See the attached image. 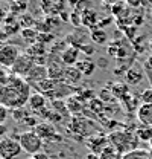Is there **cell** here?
Returning a JSON list of instances; mask_svg holds the SVG:
<instances>
[{
  "label": "cell",
  "instance_id": "1",
  "mask_svg": "<svg viewBox=\"0 0 152 159\" xmlns=\"http://www.w3.org/2000/svg\"><path fill=\"white\" fill-rule=\"evenodd\" d=\"M29 83L21 77L11 74L5 84H0V106L6 109H20L29 102L31 89Z\"/></svg>",
  "mask_w": 152,
  "mask_h": 159
},
{
  "label": "cell",
  "instance_id": "2",
  "mask_svg": "<svg viewBox=\"0 0 152 159\" xmlns=\"http://www.w3.org/2000/svg\"><path fill=\"white\" fill-rule=\"evenodd\" d=\"M108 139H110V144L113 147H116L123 155H126V153H129L133 150H137L138 148V141H140L137 138L135 132H131V130L111 132L108 135Z\"/></svg>",
  "mask_w": 152,
  "mask_h": 159
},
{
  "label": "cell",
  "instance_id": "3",
  "mask_svg": "<svg viewBox=\"0 0 152 159\" xmlns=\"http://www.w3.org/2000/svg\"><path fill=\"white\" fill-rule=\"evenodd\" d=\"M19 141L21 144V148L23 152H26L29 156H35L37 153L41 152V147H43V139L38 136L34 130H29V132H23L19 136Z\"/></svg>",
  "mask_w": 152,
  "mask_h": 159
},
{
  "label": "cell",
  "instance_id": "4",
  "mask_svg": "<svg viewBox=\"0 0 152 159\" xmlns=\"http://www.w3.org/2000/svg\"><path fill=\"white\" fill-rule=\"evenodd\" d=\"M23 152L19 138L5 136L0 139V158L2 159H15Z\"/></svg>",
  "mask_w": 152,
  "mask_h": 159
},
{
  "label": "cell",
  "instance_id": "5",
  "mask_svg": "<svg viewBox=\"0 0 152 159\" xmlns=\"http://www.w3.org/2000/svg\"><path fill=\"white\" fill-rule=\"evenodd\" d=\"M21 54L23 52L15 44H9V43L2 44L0 46V66H3L5 69H11Z\"/></svg>",
  "mask_w": 152,
  "mask_h": 159
},
{
  "label": "cell",
  "instance_id": "6",
  "mask_svg": "<svg viewBox=\"0 0 152 159\" xmlns=\"http://www.w3.org/2000/svg\"><path fill=\"white\" fill-rule=\"evenodd\" d=\"M34 66H35L34 58H32V57H29L26 52H23V54L19 57V60L15 61V64L11 67V74H14V75H17V77H21V78H24Z\"/></svg>",
  "mask_w": 152,
  "mask_h": 159
},
{
  "label": "cell",
  "instance_id": "7",
  "mask_svg": "<svg viewBox=\"0 0 152 159\" xmlns=\"http://www.w3.org/2000/svg\"><path fill=\"white\" fill-rule=\"evenodd\" d=\"M67 0H41L40 8L46 16H55L58 17L61 12L65 11Z\"/></svg>",
  "mask_w": 152,
  "mask_h": 159
},
{
  "label": "cell",
  "instance_id": "8",
  "mask_svg": "<svg viewBox=\"0 0 152 159\" xmlns=\"http://www.w3.org/2000/svg\"><path fill=\"white\" fill-rule=\"evenodd\" d=\"M107 145H110V139L105 135H93L87 139V148L90 150V153H95L97 156L102 153V150Z\"/></svg>",
  "mask_w": 152,
  "mask_h": 159
},
{
  "label": "cell",
  "instance_id": "9",
  "mask_svg": "<svg viewBox=\"0 0 152 159\" xmlns=\"http://www.w3.org/2000/svg\"><path fill=\"white\" fill-rule=\"evenodd\" d=\"M49 78V70H47V66H41V64H35L29 74L24 77V80L31 84V86H37L40 81Z\"/></svg>",
  "mask_w": 152,
  "mask_h": 159
},
{
  "label": "cell",
  "instance_id": "10",
  "mask_svg": "<svg viewBox=\"0 0 152 159\" xmlns=\"http://www.w3.org/2000/svg\"><path fill=\"white\" fill-rule=\"evenodd\" d=\"M79 54H81V49L76 48V46H67L62 54H61V63L65 66V67H72L76 66V63L79 61Z\"/></svg>",
  "mask_w": 152,
  "mask_h": 159
},
{
  "label": "cell",
  "instance_id": "11",
  "mask_svg": "<svg viewBox=\"0 0 152 159\" xmlns=\"http://www.w3.org/2000/svg\"><path fill=\"white\" fill-rule=\"evenodd\" d=\"M59 83H61V81H57V80H52V78H46V80H43V81H40L37 86H35V89H37L40 93H43L44 97L52 98L53 93H55V90H57L58 86H59Z\"/></svg>",
  "mask_w": 152,
  "mask_h": 159
},
{
  "label": "cell",
  "instance_id": "12",
  "mask_svg": "<svg viewBox=\"0 0 152 159\" xmlns=\"http://www.w3.org/2000/svg\"><path fill=\"white\" fill-rule=\"evenodd\" d=\"M85 98L82 95H72L65 99V106H67V110L72 113V115H76V113H82V110L85 109Z\"/></svg>",
  "mask_w": 152,
  "mask_h": 159
},
{
  "label": "cell",
  "instance_id": "13",
  "mask_svg": "<svg viewBox=\"0 0 152 159\" xmlns=\"http://www.w3.org/2000/svg\"><path fill=\"white\" fill-rule=\"evenodd\" d=\"M135 116L141 125L152 127V104H140L135 112Z\"/></svg>",
  "mask_w": 152,
  "mask_h": 159
},
{
  "label": "cell",
  "instance_id": "14",
  "mask_svg": "<svg viewBox=\"0 0 152 159\" xmlns=\"http://www.w3.org/2000/svg\"><path fill=\"white\" fill-rule=\"evenodd\" d=\"M47 70H49V78L64 83L65 66H64L61 61H49V63H47Z\"/></svg>",
  "mask_w": 152,
  "mask_h": 159
},
{
  "label": "cell",
  "instance_id": "15",
  "mask_svg": "<svg viewBox=\"0 0 152 159\" xmlns=\"http://www.w3.org/2000/svg\"><path fill=\"white\" fill-rule=\"evenodd\" d=\"M34 132H35L43 141H44V139H46V141H50V139H53L57 136L55 127H53L52 124H49V122H40L37 127L34 129Z\"/></svg>",
  "mask_w": 152,
  "mask_h": 159
},
{
  "label": "cell",
  "instance_id": "16",
  "mask_svg": "<svg viewBox=\"0 0 152 159\" xmlns=\"http://www.w3.org/2000/svg\"><path fill=\"white\" fill-rule=\"evenodd\" d=\"M97 25H99V16H97V12H96L93 8L85 9L82 12V26L90 28L93 31V29L97 28Z\"/></svg>",
  "mask_w": 152,
  "mask_h": 159
},
{
  "label": "cell",
  "instance_id": "17",
  "mask_svg": "<svg viewBox=\"0 0 152 159\" xmlns=\"http://www.w3.org/2000/svg\"><path fill=\"white\" fill-rule=\"evenodd\" d=\"M76 69L84 75V77H90V75H93L96 70V63L93 61L91 58H82L79 60L78 63H76Z\"/></svg>",
  "mask_w": 152,
  "mask_h": 159
},
{
  "label": "cell",
  "instance_id": "18",
  "mask_svg": "<svg viewBox=\"0 0 152 159\" xmlns=\"http://www.w3.org/2000/svg\"><path fill=\"white\" fill-rule=\"evenodd\" d=\"M141 80H143V72H141L140 67L133 66V67H129V69L125 72V81H126L128 86H135V84H138Z\"/></svg>",
  "mask_w": 152,
  "mask_h": 159
},
{
  "label": "cell",
  "instance_id": "19",
  "mask_svg": "<svg viewBox=\"0 0 152 159\" xmlns=\"http://www.w3.org/2000/svg\"><path fill=\"white\" fill-rule=\"evenodd\" d=\"M26 54L32 58H40V57H46L47 55V51H46V44L43 43H34V44H29L27 49H26Z\"/></svg>",
  "mask_w": 152,
  "mask_h": 159
},
{
  "label": "cell",
  "instance_id": "20",
  "mask_svg": "<svg viewBox=\"0 0 152 159\" xmlns=\"http://www.w3.org/2000/svg\"><path fill=\"white\" fill-rule=\"evenodd\" d=\"M29 107L34 110V112H40L41 109H44V106H46V97L43 95V93H32L31 95V98H29Z\"/></svg>",
  "mask_w": 152,
  "mask_h": 159
},
{
  "label": "cell",
  "instance_id": "21",
  "mask_svg": "<svg viewBox=\"0 0 152 159\" xmlns=\"http://www.w3.org/2000/svg\"><path fill=\"white\" fill-rule=\"evenodd\" d=\"M81 77H84L78 69H76V66H72V67H65V74H64V83H67V84H75L78 83Z\"/></svg>",
  "mask_w": 152,
  "mask_h": 159
},
{
  "label": "cell",
  "instance_id": "22",
  "mask_svg": "<svg viewBox=\"0 0 152 159\" xmlns=\"http://www.w3.org/2000/svg\"><path fill=\"white\" fill-rule=\"evenodd\" d=\"M99 159H123V153H120L116 147L110 144L102 150V153L99 155Z\"/></svg>",
  "mask_w": 152,
  "mask_h": 159
},
{
  "label": "cell",
  "instance_id": "23",
  "mask_svg": "<svg viewBox=\"0 0 152 159\" xmlns=\"http://www.w3.org/2000/svg\"><path fill=\"white\" fill-rule=\"evenodd\" d=\"M111 92H113L114 98L120 101L123 97H126L129 93V86L126 83H116L113 87H111Z\"/></svg>",
  "mask_w": 152,
  "mask_h": 159
},
{
  "label": "cell",
  "instance_id": "24",
  "mask_svg": "<svg viewBox=\"0 0 152 159\" xmlns=\"http://www.w3.org/2000/svg\"><path fill=\"white\" fill-rule=\"evenodd\" d=\"M135 135L137 138L140 139L141 142H151L152 139V127H148V125H138L135 129Z\"/></svg>",
  "mask_w": 152,
  "mask_h": 159
},
{
  "label": "cell",
  "instance_id": "25",
  "mask_svg": "<svg viewBox=\"0 0 152 159\" xmlns=\"http://www.w3.org/2000/svg\"><path fill=\"white\" fill-rule=\"evenodd\" d=\"M138 99L140 98H135V97H133L131 93H128L126 97H123L120 101H122V104L126 107V110H129V112H137V109L140 107V106H138Z\"/></svg>",
  "mask_w": 152,
  "mask_h": 159
},
{
  "label": "cell",
  "instance_id": "26",
  "mask_svg": "<svg viewBox=\"0 0 152 159\" xmlns=\"http://www.w3.org/2000/svg\"><path fill=\"white\" fill-rule=\"evenodd\" d=\"M123 159H152L149 150H143V148H137L133 150L126 155H123Z\"/></svg>",
  "mask_w": 152,
  "mask_h": 159
},
{
  "label": "cell",
  "instance_id": "27",
  "mask_svg": "<svg viewBox=\"0 0 152 159\" xmlns=\"http://www.w3.org/2000/svg\"><path fill=\"white\" fill-rule=\"evenodd\" d=\"M21 39L29 41V44H34V43H37V40H38V31L32 29V28L21 29Z\"/></svg>",
  "mask_w": 152,
  "mask_h": 159
},
{
  "label": "cell",
  "instance_id": "28",
  "mask_svg": "<svg viewBox=\"0 0 152 159\" xmlns=\"http://www.w3.org/2000/svg\"><path fill=\"white\" fill-rule=\"evenodd\" d=\"M90 39H91V41L96 43V44H102V43L107 41V34H105V31L96 28V29H93V31L90 32Z\"/></svg>",
  "mask_w": 152,
  "mask_h": 159
},
{
  "label": "cell",
  "instance_id": "29",
  "mask_svg": "<svg viewBox=\"0 0 152 159\" xmlns=\"http://www.w3.org/2000/svg\"><path fill=\"white\" fill-rule=\"evenodd\" d=\"M90 110H93L95 113H103V102L99 98L90 99Z\"/></svg>",
  "mask_w": 152,
  "mask_h": 159
},
{
  "label": "cell",
  "instance_id": "30",
  "mask_svg": "<svg viewBox=\"0 0 152 159\" xmlns=\"http://www.w3.org/2000/svg\"><path fill=\"white\" fill-rule=\"evenodd\" d=\"M99 99H100L102 102H114V101H116L113 92L108 90V89H102V90L99 92Z\"/></svg>",
  "mask_w": 152,
  "mask_h": 159
},
{
  "label": "cell",
  "instance_id": "31",
  "mask_svg": "<svg viewBox=\"0 0 152 159\" xmlns=\"http://www.w3.org/2000/svg\"><path fill=\"white\" fill-rule=\"evenodd\" d=\"M70 23H72L75 28H79V26L82 25V12L73 9L72 14H70Z\"/></svg>",
  "mask_w": 152,
  "mask_h": 159
},
{
  "label": "cell",
  "instance_id": "32",
  "mask_svg": "<svg viewBox=\"0 0 152 159\" xmlns=\"http://www.w3.org/2000/svg\"><path fill=\"white\" fill-rule=\"evenodd\" d=\"M141 104H152V89H145L140 95Z\"/></svg>",
  "mask_w": 152,
  "mask_h": 159
},
{
  "label": "cell",
  "instance_id": "33",
  "mask_svg": "<svg viewBox=\"0 0 152 159\" xmlns=\"http://www.w3.org/2000/svg\"><path fill=\"white\" fill-rule=\"evenodd\" d=\"M12 116H14V119H17V121H20V122H23L24 118H27V112H26L23 107H20V109L12 110Z\"/></svg>",
  "mask_w": 152,
  "mask_h": 159
},
{
  "label": "cell",
  "instance_id": "34",
  "mask_svg": "<svg viewBox=\"0 0 152 159\" xmlns=\"http://www.w3.org/2000/svg\"><path fill=\"white\" fill-rule=\"evenodd\" d=\"M52 40H55V35H52V34H49V32H38V43H43V44H46V43H49V41H52Z\"/></svg>",
  "mask_w": 152,
  "mask_h": 159
},
{
  "label": "cell",
  "instance_id": "35",
  "mask_svg": "<svg viewBox=\"0 0 152 159\" xmlns=\"http://www.w3.org/2000/svg\"><path fill=\"white\" fill-rule=\"evenodd\" d=\"M79 49H81V52H84V54H85L87 57H91V55H93V54L96 52L95 48H93L91 44H87V43H85V44H82V46H81Z\"/></svg>",
  "mask_w": 152,
  "mask_h": 159
},
{
  "label": "cell",
  "instance_id": "36",
  "mask_svg": "<svg viewBox=\"0 0 152 159\" xmlns=\"http://www.w3.org/2000/svg\"><path fill=\"white\" fill-rule=\"evenodd\" d=\"M108 55L110 57H117L119 55V43H111L110 46H108Z\"/></svg>",
  "mask_w": 152,
  "mask_h": 159
},
{
  "label": "cell",
  "instance_id": "37",
  "mask_svg": "<svg viewBox=\"0 0 152 159\" xmlns=\"http://www.w3.org/2000/svg\"><path fill=\"white\" fill-rule=\"evenodd\" d=\"M135 32H137V26H131V28L128 26V28H125V35H126L129 40H134Z\"/></svg>",
  "mask_w": 152,
  "mask_h": 159
},
{
  "label": "cell",
  "instance_id": "38",
  "mask_svg": "<svg viewBox=\"0 0 152 159\" xmlns=\"http://www.w3.org/2000/svg\"><path fill=\"white\" fill-rule=\"evenodd\" d=\"M23 124H26V125H29V127H34V129H35L40 122H37V119L34 118V116H27V118H24Z\"/></svg>",
  "mask_w": 152,
  "mask_h": 159
},
{
  "label": "cell",
  "instance_id": "39",
  "mask_svg": "<svg viewBox=\"0 0 152 159\" xmlns=\"http://www.w3.org/2000/svg\"><path fill=\"white\" fill-rule=\"evenodd\" d=\"M6 116H8V109H6V107H3V106H0V124H3V122H5Z\"/></svg>",
  "mask_w": 152,
  "mask_h": 159
},
{
  "label": "cell",
  "instance_id": "40",
  "mask_svg": "<svg viewBox=\"0 0 152 159\" xmlns=\"http://www.w3.org/2000/svg\"><path fill=\"white\" fill-rule=\"evenodd\" d=\"M8 40V32L3 29V28H0V46L2 44H5V41Z\"/></svg>",
  "mask_w": 152,
  "mask_h": 159
},
{
  "label": "cell",
  "instance_id": "41",
  "mask_svg": "<svg viewBox=\"0 0 152 159\" xmlns=\"http://www.w3.org/2000/svg\"><path fill=\"white\" fill-rule=\"evenodd\" d=\"M145 69H146L148 72H152V55L151 57H148L146 61H145Z\"/></svg>",
  "mask_w": 152,
  "mask_h": 159
},
{
  "label": "cell",
  "instance_id": "42",
  "mask_svg": "<svg viewBox=\"0 0 152 159\" xmlns=\"http://www.w3.org/2000/svg\"><path fill=\"white\" fill-rule=\"evenodd\" d=\"M103 5H107V6H113V5H117V3H120V2H125V0H100Z\"/></svg>",
  "mask_w": 152,
  "mask_h": 159
},
{
  "label": "cell",
  "instance_id": "43",
  "mask_svg": "<svg viewBox=\"0 0 152 159\" xmlns=\"http://www.w3.org/2000/svg\"><path fill=\"white\" fill-rule=\"evenodd\" d=\"M129 6H133V8H137V6H140L141 5V0H125Z\"/></svg>",
  "mask_w": 152,
  "mask_h": 159
},
{
  "label": "cell",
  "instance_id": "44",
  "mask_svg": "<svg viewBox=\"0 0 152 159\" xmlns=\"http://www.w3.org/2000/svg\"><path fill=\"white\" fill-rule=\"evenodd\" d=\"M34 158H35V159H50L49 156H47V155H46V153H43V152H40V153H37V155H35Z\"/></svg>",
  "mask_w": 152,
  "mask_h": 159
},
{
  "label": "cell",
  "instance_id": "45",
  "mask_svg": "<svg viewBox=\"0 0 152 159\" xmlns=\"http://www.w3.org/2000/svg\"><path fill=\"white\" fill-rule=\"evenodd\" d=\"M6 130H8V129H6V125H5V124H0V136H2V135H5V133H6Z\"/></svg>",
  "mask_w": 152,
  "mask_h": 159
},
{
  "label": "cell",
  "instance_id": "46",
  "mask_svg": "<svg viewBox=\"0 0 152 159\" xmlns=\"http://www.w3.org/2000/svg\"><path fill=\"white\" fill-rule=\"evenodd\" d=\"M87 159H99V156L95 155V153H88V155H87Z\"/></svg>",
  "mask_w": 152,
  "mask_h": 159
},
{
  "label": "cell",
  "instance_id": "47",
  "mask_svg": "<svg viewBox=\"0 0 152 159\" xmlns=\"http://www.w3.org/2000/svg\"><path fill=\"white\" fill-rule=\"evenodd\" d=\"M5 16H6V14H5V12H3V11L0 9V25H2V23L5 21Z\"/></svg>",
  "mask_w": 152,
  "mask_h": 159
},
{
  "label": "cell",
  "instance_id": "48",
  "mask_svg": "<svg viewBox=\"0 0 152 159\" xmlns=\"http://www.w3.org/2000/svg\"><path fill=\"white\" fill-rule=\"evenodd\" d=\"M67 2H69V3H72V5H78V3H79V2H81V0H67Z\"/></svg>",
  "mask_w": 152,
  "mask_h": 159
},
{
  "label": "cell",
  "instance_id": "49",
  "mask_svg": "<svg viewBox=\"0 0 152 159\" xmlns=\"http://www.w3.org/2000/svg\"><path fill=\"white\" fill-rule=\"evenodd\" d=\"M149 49H151V55H152V40L149 41Z\"/></svg>",
  "mask_w": 152,
  "mask_h": 159
},
{
  "label": "cell",
  "instance_id": "50",
  "mask_svg": "<svg viewBox=\"0 0 152 159\" xmlns=\"http://www.w3.org/2000/svg\"><path fill=\"white\" fill-rule=\"evenodd\" d=\"M149 153H151V158H152V148H151V150H149Z\"/></svg>",
  "mask_w": 152,
  "mask_h": 159
},
{
  "label": "cell",
  "instance_id": "51",
  "mask_svg": "<svg viewBox=\"0 0 152 159\" xmlns=\"http://www.w3.org/2000/svg\"><path fill=\"white\" fill-rule=\"evenodd\" d=\"M27 159H35V158H34V156H31V158H27Z\"/></svg>",
  "mask_w": 152,
  "mask_h": 159
},
{
  "label": "cell",
  "instance_id": "52",
  "mask_svg": "<svg viewBox=\"0 0 152 159\" xmlns=\"http://www.w3.org/2000/svg\"><path fill=\"white\" fill-rule=\"evenodd\" d=\"M149 144H151V148H152V139H151V142H149Z\"/></svg>",
  "mask_w": 152,
  "mask_h": 159
},
{
  "label": "cell",
  "instance_id": "53",
  "mask_svg": "<svg viewBox=\"0 0 152 159\" xmlns=\"http://www.w3.org/2000/svg\"><path fill=\"white\" fill-rule=\"evenodd\" d=\"M0 159H2V158H0Z\"/></svg>",
  "mask_w": 152,
  "mask_h": 159
}]
</instances>
